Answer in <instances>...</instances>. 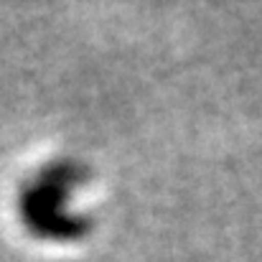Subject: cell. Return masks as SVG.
Segmentation results:
<instances>
[{
  "instance_id": "cell-1",
  "label": "cell",
  "mask_w": 262,
  "mask_h": 262,
  "mask_svg": "<svg viewBox=\"0 0 262 262\" xmlns=\"http://www.w3.org/2000/svg\"><path fill=\"white\" fill-rule=\"evenodd\" d=\"M74 178H77V168L61 163V166L46 168L26 188L20 199V209L31 232L41 237H54V239H74L87 232L89 224L84 219H69L59 211Z\"/></svg>"
}]
</instances>
